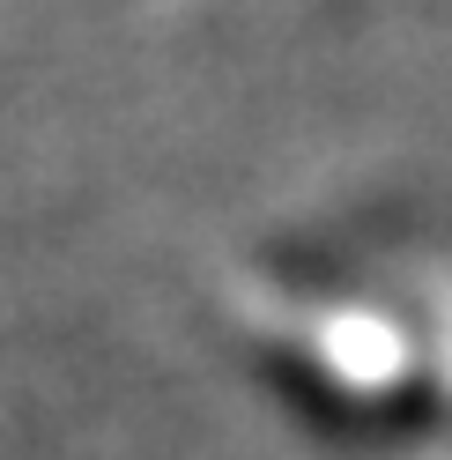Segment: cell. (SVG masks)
Here are the masks:
<instances>
[{"label": "cell", "instance_id": "obj_1", "mask_svg": "<svg viewBox=\"0 0 452 460\" xmlns=\"http://www.w3.org/2000/svg\"><path fill=\"white\" fill-rule=\"evenodd\" d=\"M230 312L267 386L334 438H408L445 416L430 349L408 312L363 290H312L274 275L245 282Z\"/></svg>", "mask_w": 452, "mask_h": 460}, {"label": "cell", "instance_id": "obj_2", "mask_svg": "<svg viewBox=\"0 0 452 460\" xmlns=\"http://www.w3.org/2000/svg\"><path fill=\"white\" fill-rule=\"evenodd\" d=\"M422 349H430V379H438V409L452 423V245H438L422 261V305H415Z\"/></svg>", "mask_w": 452, "mask_h": 460}]
</instances>
